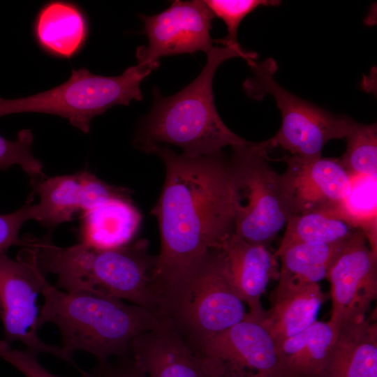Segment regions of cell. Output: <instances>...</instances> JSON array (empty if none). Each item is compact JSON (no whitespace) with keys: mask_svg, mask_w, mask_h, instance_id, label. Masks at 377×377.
Instances as JSON below:
<instances>
[{"mask_svg":"<svg viewBox=\"0 0 377 377\" xmlns=\"http://www.w3.org/2000/svg\"><path fill=\"white\" fill-rule=\"evenodd\" d=\"M152 154L165 168L151 211L161 237L153 281L163 313L235 232L234 210L228 161L222 153L191 158L161 145Z\"/></svg>","mask_w":377,"mask_h":377,"instance_id":"6da1fadb","label":"cell"},{"mask_svg":"<svg viewBox=\"0 0 377 377\" xmlns=\"http://www.w3.org/2000/svg\"><path fill=\"white\" fill-rule=\"evenodd\" d=\"M207 56L198 76L179 92L165 97L154 87V105L138 124L133 141L135 148L149 154L158 146L173 145L183 150L182 154L195 158L219 154L225 147L249 142L233 133L219 117L212 82L224 61L239 57L249 63L256 54L240 46H215Z\"/></svg>","mask_w":377,"mask_h":377,"instance_id":"7a4b0ae2","label":"cell"},{"mask_svg":"<svg viewBox=\"0 0 377 377\" xmlns=\"http://www.w3.org/2000/svg\"><path fill=\"white\" fill-rule=\"evenodd\" d=\"M40 293L44 303L37 320L38 329L46 323L54 324L67 352H87L99 364L112 356L128 355L135 337L156 328L163 320L158 313L113 297L61 290L45 278Z\"/></svg>","mask_w":377,"mask_h":377,"instance_id":"3957f363","label":"cell"},{"mask_svg":"<svg viewBox=\"0 0 377 377\" xmlns=\"http://www.w3.org/2000/svg\"><path fill=\"white\" fill-rule=\"evenodd\" d=\"M154 69L138 64L112 77L93 74L85 68L73 69L68 80L47 91L16 99L0 98V117L22 112L54 114L87 133L94 117L116 105L142 100L140 83Z\"/></svg>","mask_w":377,"mask_h":377,"instance_id":"277c9868","label":"cell"},{"mask_svg":"<svg viewBox=\"0 0 377 377\" xmlns=\"http://www.w3.org/2000/svg\"><path fill=\"white\" fill-rule=\"evenodd\" d=\"M228 161L235 233L246 242L268 246L291 214L279 175L269 164V140L235 146Z\"/></svg>","mask_w":377,"mask_h":377,"instance_id":"5b68a950","label":"cell"},{"mask_svg":"<svg viewBox=\"0 0 377 377\" xmlns=\"http://www.w3.org/2000/svg\"><path fill=\"white\" fill-rule=\"evenodd\" d=\"M253 77L244 82L247 96L261 100L272 96L281 114L277 133L269 139L271 147L279 146L291 155L302 157L320 156L323 147L333 139H344L355 121L332 114L290 93L274 80L277 65L269 58L260 63L248 64Z\"/></svg>","mask_w":377,"mask_h":377,"instance_id":"8992f818","label":"cell"},{"mask_svg":"<svg viewBox=\"0 0 377 377\" xmlns=\"http://www.w3.org/2000/svg\"><path fill=\"white\" fill-rule=\"evenodd\" d=\"M193 345L209 339L249 316L235 289L221 249L210 253L184 292L165 311Z\"/></svg>","mask_w":377,"mask_h":377,"instance_id":"52a82bcc","label":"cell"},{"mask_svg":"<svg viewBox=\"0 0 377 377\" xmlns=\"http://www.w3.org/2000/svg\"><path fill=\"white\" fill-rule=\"evenodd\" d=\"M45 276L36 263L35 256L24 247L13 260L0 253V318L6 341H20L27 350L38 355L50 353L70 362L81 372L73 360V355L63 347L43 342L38 335L39 315L37 297Z\"/></svg>","mask_w":377,"mask_h":377,"instance_id":"ba28073f","label":"cell"},{"mask_svg":"<svg viewBox=\"0 0 377 377\" xmlns=\"http://www.w3.org/2000/svg\"><path fill=\"white\" fill-rule=\"evenodd\" d=\"M286 162L279 181L291 216L313 212L344 216L354 179L339 159L291 155Z\"/></svg>","mask_w":377,"mask_h":377,"instance_id":"9c48e42d","label":"cell"},{"mask_svg":"<svg viewBox=\"0 0 377 377\" xmlns=\"http://www.w3.org/2000/svg\"><path fill=\"white\" fill-rule=\"evenodd\" d=\"M325 279L332 298L329 321L338 327L364 320L377 297V253L362 230L357 229L343 243Z\"/></svg>","mask_w":377,"mask_h":377,"instance_id":"30bf717a","label":"cell"},{"mask_svg":"<svg viewBox=\"0 0 377 377\" xmlns=\"http://www.w3.org/2000/svg\"><path fill=\"white\" fill-rule=\"evenodd\" d=\"M148 45L137 48L138 64L159 66L163 57L203 51L212 47L210 36L213 13L204 1H174L154 15H139Z\"/></svg>","mask_w":377,"mask_h":377,"instance_id":"8fae6325","label":"cell"},{"mask_svg":"<svg viewBox=\"0 0 377 377\" xmlns=\"http://www.w3.org/2000/svg\"><path fill=\"white\" fill-rule=\"evenodd\" d=\"M193 346L212 362L214 376L279 377L275 343L262 324L249 316Z\"/></svg>","mask_w":377,"mask_h":377,"instance_id":"7c38bea8","label":"cell"},{"mask_svg":"<svg viewBox=\"0 0 377 377\" xmlns=\"http://www.w3.org/2000/svg\"><path fill=\"white\" fill-rule=\"evenodd\" d=\"M33 194L39 197L34 204V220L47 228L71 221L83 213L112 199L131 198L128 188L110 185L87 171L71 175L31 179Z\"/></svg>","mask_w":377,"mask_h":377,"instance_id":"4fadbf2b","label":"cell"},{"mask_svg":"<svg viewBox=\"0 0 377 377\" xmlns=\"http://www.w3.org/2000/svg\"><path fill=\"white\" fill-rule=\"evenodd\" d=\"M128 355L147 377H212V362L197 353L173 323L163 316L156 328L138 334Z\"/></svg>","mask_w":377,"mask_h":377,"instance_id":"5bb4252c","label":"cell"},{"mask_svg":"<svg viewBox=\"0 0 377 377\" xmlns=\"http://www.w3.org/2000/svg\"><path fill=\"white\" fill-rule=\"evenodd\" d=\"M232 283L248 307L249 317L260 321V299L271 280H278L279 265L267 247L251 244L232 233L221 247Z\"/></svg>","mask_w":377,"mask_h":377,"instance_id":"9a60e30c","label":"cell"},{"mask_svg":"<svg viewBox=\"0 0 377 377\" xmlns=\"http://www.w3.org/2000/svg\"><path fill=\"white\" fill-rule=\"evenodd\" d=\"M338 333L330 321L316 320L275 344L279 377H324Z\"/></svg>","mask_w":377,"mask_h":377,"instance_id":"2e32d148","label":"cell"},{"mask_svg":"<svg viewBox=\"0 0 377 377\" xmlns=\"http://www.w3.org/2000/svg\"><path fill=\"white\" fill-rule=\"evenodd\" d=\"M337 327L324 377H377L376 312L362 321Z\"/></svg>","mask_w":377,"mask_h":377,"instance_id":"e0dca14e","label":"cell"},{"mask_svg":"<svg viewBox=\"0 0 377 377\" xmlns=\"http://www.w3.org/2000/svg\"><path fill=\"white\" fill-rule=\"evenodd\" d=\"M272 306L260 321L275 344L296 335L317 320L325 295L318 283L273 293Z\"/></svg>","mask_w":377,"mask_h":377,"instance_id":"ac0fdd59","label":"cell"},{"mask_svg":"<svg viewBox=\"0 0 377 377\" xmlns=\"http://www.w3.org/2000/svg\"><path fill=\"white\" fill-rule=\"evenodd\" d=\"M141 215L131 198H114L82 213L80 242L113 249L131 242Z\"/></svg>","mask_w":377,"mask_h":377,"instance_id":"d6986e66","label":"cell"},{"mask_svg":"<svg viewBox=\"0 0 377 377\" xmlns=\"http://www.w3.org/2000/svg\"><path fill=\"white\" fill-rule=\"evenodd\" d=\"M34 32L38 43L47 52L70 58L84 43L87 25L84 16L75 5L52 1L38 13Z\"/></svg>","mask_w":377,"mask_h":377,"instance_id":"ffe728a7","label":"cell"},{"mask_svg":"<svg viewBox=\"0 0 377 377\" xmlns=\"http://www.w3.org/2000/svg\"><path fill=\"white\" fill-rule=\"evenodd\" d=\"M306 243L289 246L274 256L281 260L278 283L273 293L294 286L318 283L344 242Z\"/></svg>","mask_w":377,"mask_h":377,"instance_id":"44dd1931","label":"cell"},{"mask_svg":"<svg viewBox=\"0 0 377 377\" xmlns=\"http://www.w3.org/2000/svg\"><path fill=\"white\" fill-rule=\"evenodd\" d=\"M286 227L274 256L289 246L300 244L341 242L360 229L346 218L320 212L292 216Z\"/></svg>","mask_w":377,"mask_h":377,"instance_id":"7402d4cb","label":"cell"},{"mask_svg":"<svg viewBox=\"0 0 377 377\" xmlns=\"http://www.w3.org/2000/svg\"><path fill=\"white\" fill-rule=\"evenodd\" d=\"M346 148L339 159L342 166L353 178H376L377 172L376 124H363L354 121L344 138Z\"/></svg>","mask_w":377,"mask_h":377,"instance_id":"603a6c76","label":"cell"},{"mask_svg":"<svg viewBox=\"0 0 377 377\" xmlns=\"http://www.w3.org/2000/svg\"><path fill=\"white\" fill-rule=\"evenodd\" d=\"M34 136L29 129L18 132L16 140L12 141L0 135V170H6L13 165H19L30 177L36 179L44 175L40 161L31 152Z\"/></svg>","mask_w":377,"mask_h":377,"instance_id":"cb8c5ba5","label":"cell"},{"mask_svg":"<svg viewBox=\"0 0 377 377\" xmlns=\"http://www.w3.org/2000/svg\"><path fill=\"white\" fill-rule=\"evenodd\" d=\"M214 16L221 19L226 25V37L216 40L224 46L239 47L237 41V29L242 20L251 12L260 6H274L279 1L269 0H205Z\"/></svg>","mask_w":377,"mask_h":377,"instance_id":"d4e9b609","label":"cell"},{"mask_svg":"<svg viewBox=\"0 0 377 377\" xmlns=\"http://www.w3.org/2000/svg\"><path fill=\"white\" fill-rule=\"evenodd\" d=\"M34 194L31 193L25 204L11 213L0 214V253L7 252L12 246L25 245L23 238L19 237L22 225L28 220H34Z\"/></svg>","mask_w":377,"mask_h":377,"instance_id":"484cf974","label":"cell"},{"mask_svg":"<svg viewBox=\"0 0 377 377\" xmlns=\"http://www.w3.org/2000/svg\"><path fill=\"white\" fill-rule=\"evenodd\" d=\"M36 355L27 350L23 351L13 349L5 340L0 341V357L17 369L26 377H59L46 370L39 363ZM92 377L96 376L92 375Z\"/></svg>","mask_w":377,"mask_h":377,"instance_id":"4316f807","label":"cell"},{"mask_svg":"<svg viewBox=\"0 0 377 377\" xmlns=\"http://www.w3.org/2000/svg\"><path fill=\"white\" fill-rule=\"evenodd\" d=\"M114 363L99 364L92 374L96 377H147L134 364L129 355L117 357Z\"/></svg>","mask_w":377,"mask_h":377,"instance_id":"83f0119b","label":"cell"},{"mask_svg":"<svg viewBox=\"0 0 377 377\" xmlns=\"http://www.w3.org/2000/svg\"><path fill=\"white\" fill-rule=\"evenodd\" d=\"M212 377H226V376H219V375H216V376H214Z\"/></svg>","mask_w":377,"mask_h":377,"instance_id":"f1b7e54d","label":"cell"}]
</instances>
